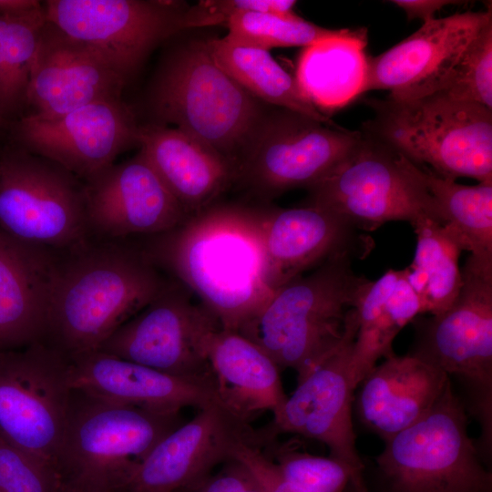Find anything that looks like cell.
Returning a JSON list of instances; mask_svg holds the SVG:
<instances>
[{
	"label": "cell",
	"instance_id": "obj_10",
	"mask_svg": "<svg viewBox=\"0 0 492 492\" xmlns=\"http://www.w3.org/2000/svg\"><path fill=\"white\" fill-rule=\"evenodd\" d=\"M361 140V131L278 108L265 113L251 132L237 161L235 183L262 199L308 188L344 160Z\"/></svg>",
	"mask_w": 492,
	"mask_h": 492
},
{
	"label": "cell",
	"instance_id": "obj_13",
	"mask_svg": "<svg viewBox=\"0 0 492 492\" xmlns=\"http://www.w3.org/2000/svg\"><path fill=\"white\" fill-rule=\"evenodd\" d=\"M220 328L186 287L166 280L157 296L97 350L171 375L213 383L207 352Z\"/></svg>",
	"mask_w": 492,
	"mask_h": 492
},
{
	"label": "cell",
	"instance_id": "obj_11",
	"mask_svg": "<svg viewBox=\"0 0 492 492\" xmlns=\"http://www.w3.org/2000/svg\"><path fill=\"white\" fill-rule=\"evenodd\" d=\"M0 231L33 246L70 250L87 241L84 181L22 148L0 158Z\"/></svg>",
	"mask_w": 492,
	"mask_h": 492
},
{
	"label": "cell",
	"instance_id": "obj_35",
	"mask_svg": "<svg viewBox=\"0 0 492 492\" xmlns=\"http://www.w3.org/2000/svg\"><path fill=\"white\" fill-rule=\"evenodd\" d=\"M434 93L492 110V18L482 26Z\"/></svg>",
	"mask_w": 492,
	"mask_h": 492
},
{
	"label": "cell",
	"instance_id": "obj_42",
	"mask_svg": "<svg viewBox=\"0 0 492 492\" xmlns=\"http://www.w3.org/2000/svg\"><path fill=\"white\" fill-rule=\"evenodd\" d=\"M56 492H78V491L73 490L71 488H68V487H64V486L59 484V487H58Z\"/></svg>",
	"mask_w": 492,
	"mask_h": 492
},
{
	"label": "cell",
	"instance_id": "obj_24",
	"mask_svg": "<svg viewBox=\"0 0 492 492\" xmlns=\"http://www.w3.org/2000/svg\"><path fill=\"white\" fill-rule=\"evenodd\" d=\"M136 139L188 216L215 203L236 181L232 160L176 128L148 122L138 125Z\"/></svg>",
	"mask_w": 492,
	"mask_h": 492
},
{
	"label": "cell",
	"instance_id": "obj_37",
	"mask_svg": "<svg viewBox=\"0 0 492 492\" xmlns=\"http://www.w3.org/2000/svg\"><path fill=\"white\" fill-rule=\"evenodd\" d=\"M296 1L292 0H207L195 5H188L181 19L185 29L215 26L227 21L233 15L244 12H267L283 15L296 14Z\"/></svg>",
	"mask_w": 492,
	"mask_h": 492
},
{
	"label": "cell",
	"instance_id": "obj_20",
	"mask_svg": "<svg viewBox=\"0 0 492 492\" xmlns=\"http://www.w3.org/2000/svg\"><path fill=\"white\" fill-rule=\"evenodd\" d=\"M487 11L455 14L423 24L413 35L376 56H368L362 94L387 89L393 99L430 95L455 66L482 26Z\"/></svg>",
	"mask_w": 492,
	"mask_h": 492
},
{
	"label": "cell",
	"instance_id": "obj_39",
	"mask_svg": "<svg viewBox=\"0 0 492 492\" xmlns=\"http://www.w3.org/2000/svg\"><path fill=\"white\" fill-rule=\"evenodd\" d=\"M175 492H262V489L247 466L232 457L218 470Z\"/></svg>",
	"mask_w": 492,
	"mask_h": 492
},
{
	"label": "cell",
	"instance_id": "obj_15",
	"mask_svg": "<svg viewBox=\"0 0 492 492\" xmlns=\"http://www.w3.org/2000/svg\"><path fill=\"white\" fill-rule=\"evenodd\" d=\"M358 329L356 308L342 342L303 379L263 428L272 436L292 434L321 442L329 456L346 464L365 487L364 464L356 447L350 363Z\"/></svg>",
	"mask_w": 492,
	"mask_h": 492
},
{
	"label": "cell",
	"instance_id": "obj_18",
	"mask_svg": "<svg viewBox=\"0 0 492 492\" xmlns=\"http://www.w3.org/2000/svg\"><path fill=\"white\" fill-rule=\"evenodd\" d=\"M84 190L88 231L104 237L155 236L189 217L140 151L85 180Z\"/></svg>",
	"mask_w": 492,
	"mask_h": 492
},
{
	"label": "cell",
	"instance_id": "obj_12",
	"mask_svg": "<svg viewBox=\"0 0 492 492\" xmlns=\"http://www.w3.org/2000/svg\"><path fill=\"white\" fill-rule=\"evenodd\" d=\"M68 371L67 354L46 341L0 351V437L55 468L71 391Z\"/></svg>",
	"mask_w": 492,
	"mask_h": 492
},
{
	"label": "cell",
	"instance_id": "obj_29",
	"mask_svg": "<svg viewBox=\"0 0 492 492\" xmlns=\"http://www.w3.org/2000/svg\"><path fill=\"white\" fill-rule=\"evenodd\" d=\"M207 45L215 62L256 99L336 126L307 98L295 77L270 51L241 46L225 37L208 40Z\"/></svg>",
	"mask_w": 492,
	"mask_h": 492
},
{
	"label": "cell",
	"instance_id": "obj_32",
	"mask_svg": "<svg viewBox=\"0 0 492 492\" xmlns=\"http://www.w3.org/2000/svg\"><path fill=\"white\" fill-rule=\"evenodd\" d=\"M46 21V12L24 19L0 16V127L25 115L33 58Z\"/></svg>",
	"mask_w": 492,
	"mask_h": 492
},
{
	"label": "cell",
	"instance_id": "obj_14",
	"mask_svg": "<svg viewBox=\"0 0 492 492\" xmlns=\"http://www.w3.org/2000/svg\"><path fill=\"white\" fill-rule=\"evenodd\" d=\"M46 21L97 51L126 85L151 52L182 31L188 5L161 0H47Z\"/></svg>",
	"mask_w": 492,
	"mask_h": 492
},
{
	"label": "cell",
	"instance_id": "obj_38",
	"mask_svg": "<svg viewBox=\"0 0 492 492\" xmlns=\"http://www.w3.org/2000/svg\"><path fill=\"white\" fill-rule=\"evenodd\" d=\"M233 457L241 461L257 479L262 492H302L287 482L272 459L265 453L258 435L237 446ZM346 492H358L349 489Z\"/></svg>",
	"mask_w": 492,
	"mask_h": 492
},
{
	"label": "cell",
	"instance_id": "obj_33",
	"mask_svg": "<svg viewBox=\"0 0 492 492\" xmlns=\"http://www.w3.org/2000/svg\"><path fill=\"white\" fill-rule=\"evenodd\" d=\"M227 40L270 51L277 47H307L325 40L358 35V29H329L308 22L297 14L283 15L267 12H244L230 18Z\"/></svg>",
	"mask_w": 492,
	"mask_h": 492
},
{
	"label": "cell",
	"instance_id": "obj_30",
	"mask_svg": "<svg viewBox=\"0 0 492 492\" xmlns=\"http://www.w3.org/2000/svg\"><path fill=\"white\" fill-rule=\"evenodd\" d=\"M412 164L441 211L443 227L462 250L478 258L492 259V182L466 186L424 165Z\"/></svg>",
	"mask_w": 492,
	"mask_h": 492
},
{
	"label": "cell",
	"instance_id": "obj_5",
	"mask_svg": "<svg viewBox=\"0 0 492 492\" xmlns=\"http://www.w3.org/2000/svg\"><path fill=\"white\" fill-rule=\"evenodd\" d=\"M461 287L444 312L415 319L408 354L454 377L461 403L479 425L476 439L483 457L492 455V259L469 255Z\"/></svg>",
	"mask_w": 492,
	"mask_h": 492
},
{
	"label": "cell",
	"instance_id": "obj_26",
	"mask_svg": "<svg viewBox=\"0 0 492 492\" xmlns=\"http://www.w3.org/2000/svg\"><path fill=\"white\" fill-rule=\"evenodd\" d=\"M217 402L240 420L276 414L287 398L281 370L255 343L241 333L220 328L208 345Z\"/></svg>",
	"mask_w": 492,
	"mask_h": 492
},
{
	"label": "cell",
	"instance_id": "obj_7",
	"mask_svg": "<svg viewBox=\"0 0 492 492\" xmlns=\"http://www.w3.org/2000/svg\"><path fill=\"white\" fill-rule=\"evenodd\" d=\"M367 104L374 117L363 133L441 177L492 182L491 109L437 93Z\"/></svg>",
	"mask_w": 492,
	"mask_h": 492
},
{
	"label": "cell",
	"instance_id": "obj_3",
	"mask_svg": "<svg viewBox=\"0 0 492 492\" xmlns=\"http://www.w3.org/2000/svg\"><path fill=\"white\" fill-rule=\"evenodd\" d=\"M354 260L330 259L278 288L238 333L301 381L342 342L373 282L354 272Z\"/></svg>",
	"mask_w": 492,
	"mask_h": 492
},
{
	"label": "cell",
	"instance_id": "obj_17",
	"mask_svg": "<svg viewBox=\"0 0 492 492\" xmlns=\"http://www.w3.org/2000/svg\"><path fill=\"white\" fill-rule=\"evenodd\" d=\"M255 435L250 424L212 403L161 439L118 492H175L212 473Z\"/></svg>",
	"mask_w": 492,
	"mask_h": 492
},
{
	"label": "cell",
	"instance_id": "obj_4",
	"mask_svg": "<svg viewBox=\"0 0 492 492\" xmlns=\"http://www.w3.org/2000/svg\"><path fill=\"white\" fill-rule=\"evenodd\" d=\"M147 102L149 122L173 125L236 166L265 114L261 101L215 62L207 41H191L163 56L149 84Z\"/></svg>",
	"mask_w": 492,
	"mask_h": 492
},
{
	"label": "cell",
	"instance_id": "obj_16",
	"mask_svg": "<svg viewBox=\"0 0 492 492\" xmlns=\"http://www.w3.org/2000/svg\"><path fill=\"white\" fill-rule=\"evenodd\" d=\"M138 125L122 99L88 104L51 118L24 116L13 124L18 147L48 159L85 181L137 145Z\"/></svg>",
	"mask_w": 492,
	"mask_h": 492
},
{
	"label": "cell",
	"instance_id": "obj_40",
	"mask_svg": "<svg viewBox=\"0 0 492 492\" xmlns=\"http://www.w3.org/2000/svg\"><path fill=\"white\" fill-rule=\"evenodd\" d=\"M390 2L402 8L408 20L421 19L424 23L434 19L436 13L443 7L460 3L450 0H394Z\"/></svg>",
	"mask_w": 492,
	"mask_h": 492
},
{
	"label": "cell",
	"instance_id": "obj_23",
	"mask_svg": "<svg viewBox=\"0 0 492 492\" xmlns=\"http://www.w3.org/2000/svg\"><path fill=\"white\" fill-rule=\"evenodd\" d=\"M449 381L445 372L415 356L394 354L359 384L353 415L364 430L384 442L425 415Z\"/></svg>",
	"mask_w": 492,
	"mask_h": 492
},
{
	"label": "cell",
	"instance_id": "obj_31",
	"mask_svg": "<svg viewBox=\"0 0 492 492\" xmlns=\"http://www.w3.org/2000/svg\"><path fill=\"white\" fill-rule=\"evenodd\" d=\"M416 248L412 263L404 269L415 292L421 313L438 314L456 299L462 283L458 259L462 248L442 225L424 217L412 224Z\"/></svg>",
	"mask_w": 492,
	"mask_h": 492
},
{
	"label": "cell",
	"instance_id": "obj_19",
	"mask_svg": "<svg viewBox=\"0 0 492 492\" xmlns=\"http://www.w3.org/2000/svg\"><path fill=\"white\" fill-rule=\"evenodd\" d=\"M126 86L97 51L46 21L33 58L25 116L56 118L95 102L122 99Z\"/></svg>",
	"mask_w": 492,
	"mask_h": 492
},
{
	"label": "cell",
	"instance_id": "obj_22",
	"mask_svg": "<svg viewBox=\"0 0 492 492\" xmlns=\"http://www.w3.org/2000/svg\"><path fill=\"white\" fill-rule=\"evenodd\" d=\"M67 356L70 387L109 401L165 414L217 402L211 382L171 375L98 350Z\"/></svg>",
	"mask_w": 492,
	"mask_h": 492
},
{
	"label": "cell",
	"instance_id": "obj_1",
	"mask_svg": "<svg viewBox=\"0 0 492 492\" xmlns=\"http://www.w3.org/2000/svg\"><path fill=\"white\" fill-rule=\"evenodd\" d=\"M143 250L218 320L238 332L273 294L258 208L213 203L152 236Z\"/></svg>",
	"mask_w": 492,
	"mask_h": 492
},
{
	"label": "cell",
	"instance_id": "obj_34",
	"mask_svg": "<svg viewBox=\"0 0 492 492\" xmlns=\"http://www.w3.org/2000/svg\"><path fill=\"white\" fill-rule=\"evenodd\" d=\"M261 446L282 477L302 492H345L351 484L367 492L346 464L329 456L300 451L292 442L277 443L275 437L265 438Z\"/></svg>",
	"mask_w": 492,
	"mask_h": 492
},
{
	"label": "cell",
	"instance_id": "obj_28",
	"mask_svg": "<svg viewBox=\"0 0 492 492\" xmlns=\"http://www.w3.org/2000/svg\"><path fill=\"white\" fill-rule=\"evenodd\" d=\"M365 28L354 36L333 38L304 47L296 82L323 113L345 107L362 95L368 56Z\"/></svg>",
	"mask_w": 492,
	"mask_h": 492
},
{
	"label": "cell",
	"instance_id": "obj_8",
	"mask_svg": "<svg viewBox=\"0 0 492 492\" xmlns=\"http://www.w3.org/2000/svg\"><path fill=\"white\" fill-rule=\"evenodd\" d=\"M452 381L416 423L384 442L369 466L375 492H492Z\"/></svg>",
	"mask_w": 492,
	"mask_h": 492
},
{
	"label": "cell",
	"instance_id": "obj_21",
	"mask_svg": "<svg viewBox=\"0 0 492 492\" xmlns=\"http://www.w3.org/2000/svg\"><path fill=\"white\" fill-rule=\"evenodd\" d=\"M258 210L268 283L273 292L330 259H364L374 246L366 232L312 204Z\"/></svg>",
	"mask_w": 492,
	"mask_h": 492
},
{
	"label": "cell",
	"instance_id": "obj_25",
	"mask_svg": "<svg viewBox=\"0 0 492 492\" xmlns=\"http://www.w3.org/2000/svg\"><path fill=\"white\" fill-rule=\"evenodd\" d=\"M51 252L0 231V351L46 341L58 261Z\"/></svg>",
	"mask_w": 492,
	"mask_h": 492
},
{
	"label": "cell",
	"instance_id": "obj_6",
	"mask_svg": "<svg viewBox=\"0 0 492 492\" xmlns=\"http://www.w3.org/2000/svg\"><path fill=\"white\" fill-rule=\"evenodd\" d=\"M183 423L71 388L56 469L78 492H118L152 448Z\"/></svg>",
	"mask_w": 492,
	"mask_h": 492
},
{
	"label": "cell",
	"instance_id": "obj_41",
	"mask_svg": "<svg viewBox=\"0 0 492 492\" xmlns=\"http://www.w3.org/2000/svg\"><path fill=\"white\" fill-rule=\"evenodd\" d=\"M45 14L44 2L38 0H0V16L24 19Z\"/></svg>",
	"mask_w": 492,
	"mask_h": 492
},
{
	"label": "cell",
	"instance_id": "obj_27",
	"mask_svg": "<svg viewBox=\"0 0 492 492\" xmlns=\"http://www.w3.org/2000/svg\"><path fill=\"white\" fill-rule=\"evenodd\" d=\"M358 329L350 363L356 390L381 358L395 354L398 333L421 313L419 299L403 270H388L373 281L356 307Z\"/></svg>",
	"mask_w": 492,
	"mask_h": 492
},
{
	"label": "cell",
	"instance_id": "obj_2",
	"mask_svg": "<svg viewBox=\"0 0 492 492\" xmlns=\"http://www.w3.org/2000/svg\"><path fill=\"white\" fill-rule=\"evenodd\" d=\"M57 261L46 341L67 355L97 350L165 281L143 250L85 241Z\"/></svg>",
	"mask_w": 492,
	"mask_h": 492
},
{
	"label": "cell",
	"instance_id": "obj_9",
	"mask_svg": "<svg viewBox=\"0 0 492 492\" xmlns=\"http://www.w3.org/2000/svg\"><path fill=\"white\" fill-rule=\"evenodd\" d=\"M306 189L308 204L338 215L364 232L392 220L412 225L424 217L444 225L436 202L412 162L363 132L358 147Z\"/></svg>",
	"mask_w": 492,
	"mask_h": 492
},
{
	"label": "cell",
	"instance_id": "obj_36",
	"mask_svg": "<svg viewBox=\"0 0 492 492\" xmlns=\"http://www.w3.org/2000/svg\"><path fill=\"white\" fill-rule=\"evenodd\" d=\"M58 487L54 466L0 437V492H56Z\"/></svg>",
	"mask_w": 492,
	"mask_h": 492
}]
</instances>
